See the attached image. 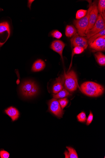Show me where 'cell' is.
Masks as SVG:
<instances>
[{
  "mask_svg": "<svg viewBox=\"0 0 105 158\" xmlns=\"http://www.w3.org/2000/svg\"><path fill=\"white\" fill-rule=\"evenodd\" d=\"M103 35H105V29L88 39L87 40L88 45L91 44V43L99 37Z\"/></svg>",
  "mask_w": 105,
  "mask_h": 158,
  "instance_id": "obj_19",
  "label": "cell"
},
{
  "mask_svg": "<svg viewBox=\"0 0 105 158\" xmlns=\"http://www.w3.org/2000/svg\"><path fill=\"white\" fill-rule=\"evenodd\" d=\"M87 13V10L83 9L78 10L76 14V18L77 20L81 19L84 17Z\"/></svg>",
  "mask_w": 105,
  "mask_h": 158,
  "instance_id": "obj_20",
  "label": "cell"
},
{
  "mask_svg": "<svg viewBox=\"0 0 105 158\" xmlns=\"http://www.w3.org/2000/svg\"><path fill=\"white\" fill-rule=\"evenodd\" d=\"M105 29V20L100 14H99L97 20L94 26L86 34L87 39L88 40L94 35L99 33Z\"/></svg>",
  "mask_w": 105,
  "mask_h": 158,
  "instance_id": "obj_5",
  "label": "cell"
},
{
  "mask_svg": "<svg viewBox=\"0 0 105 158\" xmlns=\"http://www.w3.org/2000/svg\"><path fill=\"white\" fill-rule=\"evenodd\" d=\"M73 46L75 47L79 46L86 49L88 46L87 40L84 37L80 36L77 33L71 40Z\"/></svg>",
  "mask_w": 105,
  "mask_h": 158,
  "instance_id": "obj_9",
  "label": "cell"
},
{
  "mask_svg": "<svg viewBox=\"0 0 105 158\" xmlns=\"http://www.w3.org/2000/svg\"><path fill=\"white\" fill-rule=\"evenodd\" d=\"M93 7V4L90 5L86 16L79 20H74L73 23L77 29L78 34L81 36L85 37L86 31L88 24L89 14Z\"/></svg>",
  "mask_w": 105,
  "mask_h": 158,
  "instance_id": "obj_2",
  "label": "cell"
},
{
  "mask_svg": "<svg viewBox=\"0 0 105 158\" xmlns=\"http://www.w3.org/2000/svg\"><path fill=\"white\" fill-rule=\"evenodd\" d=\"M89 47L96 52L104 51L105 50V35L100 37L89 45Z\"/></svg>",
  "mask_w": 105,
  "mask_h": 158,
  "instance_id": "obj_8",
  "label": "cell"
},
{
  "mask_svg": "<svg viewBox=\"0 0 105 158\" xmlns=\"http://www.w3.org/2000/svg\"><path fill=\"white\" fill-rule=\"evenodd\" d=\"M65 46L63 42L58 40L53 41L51 45V49L60 55L63 61V52Z\"/></svg>",
  "mask_w": 105,
  "mask_h": 158,
  "instance_id": "obj_10",
  "label": "cell"
},
{
  "mask_svg": "<svg viewBox=\"0 0 105 158\" xmlns=\"http://www.w3.org/2000/svg\"><path fill=\"white\" fill-rule=\"evenodd\" d=\"M10 33V26L7 22H4L0 23V38L5 35L3 33Z\"/></svg>",
  "mask_w": 105,
  "mask_h": 158,
  "instance_id": "obj_15",
  "label": "cell"
},
{
  "mask_svg": "<svg viewBox=\"0 0 105 158\" xmlns=\"http://www.w3.org/2000/svg\"><path fill=\"white\" fill-rule=\"evenodd\" d=\"M93 115L91 111H90V114L88 117L87 119L86 125H89L91 124L93 121Z\"/></svg>",
  "mask_w": 105,
  "mask_h": 158,
  "instance_id": "obj_26",
  "label": "cell"
},
{
  "mask_svg": "<svg viewBox=\"0 0 105 158\" xmlns=\"http://www.w3.org/2000/svg\"><path fill=\"white\" fill-rule=\"evenodd\" d=\"M96 60L100 66L105 65V56L100 52H98L95 54Z\"/></svg>",
  "mask_w": 105,
  "mask_h": 158,
  "instance_id": "obj_16",
  "label": "cell"
},
{
  "mask_svg": "<svg viewBox=\"0 0 105 158\" xmlns=\"http://www.w3.org/2000/svg\"><path fill=\"white\" fill-rule=\"evenodd\" d=\"M70 95V94L67 90L64 89L57 94H53V96L54 98L59 99L63 98L68 96Z\"/></svg>",
  "mask_w": 105,
  "mask_h": 158,
  "instance_id": "obj_18",
  "label": "cell"
},
{
  "mask_svg": "<svg viewBox=\"0 0 105 158\" xmlns=\"http://www.w3.org/2000/svg\"><path fill=\"white\" fill-rule=\"evenodd\" d=\"M21 90L24 96L30 97L34 96L37 94L38 88L34 82L31 81H27L22 84Z\"/></svg>",
  "mask_w": 105,
  "mask_h": 158,
  "instance_id": "obj_3",
  "label": "cell"
},
{
  "mask_svg": "<svg viewBox=\"0 0 105 158\" xmlns=\"http://www.w3.org/2000/svg\"><path fill=\"white\" fill-rule=\"evenodd\" d=\"M60 105L63 110L67 105L68 103V100L67 98H62L58 100Z\"/></svg>",
  "mask_w": 105,
  "mask_h": 158,
  "instance_id": "obj_23",
  "label": "cell"
},
{
  "mask_svg": "<svg viewBox=\"0 0 105 158\" xmlns=\"http://www.w3.org/2000/svg\"><path fill=\"white\" fill-rule=\"evenodd\" d=\"M64 154L65 155L66 158H70L69 153L67 151H66Z\"/></svg>",
  "mask_w": 105,
  "mask_h": 158,
  "instance_id": "obj_29",
  "label": "cell"
},
{
  "mask_svg": "<svg viewBox=\"0 0 105 158\" xmlns=\"http://www.w3.org/2000/svg\"><path fill=\"white\" fill-rule=\"evenodd\" d=\"M67 148L69 151L70 158H79L76 151L74 148L69 147H67Z\"/></svg>",
  "mask_w": 105,
  "mask_h": 158,
  "instance_id": "obj_21",
  "label": "cell"
},
{
  "mask_svg": "<svg viewBox=\"0 0 105 158\" xmlns=\"http://www.w3.org/2000/svg\"><path fill=\"white\" fill-rule=\"evenodd\" d=\"M77 32L76 29L73 26L67 25L66 26L65 35L67 37H71L73 36Z\"/></svg>",
  "mask_w": 105,
  "mask_h": 158,
  "instance_id": "obj_14",
  "label": "cell"
},
{
  "mask_svg": "<svg viewBox=\"0 0 105 158\" xmlns=\"http://www.w3.org/2000/svg\"><path fill=\"white\" fill-rule=\"evenodd\" d=\"M34 1H28V6L30 9H31V5Z\"/></svg>",
  "mask_w": 105,
  "mask_h": 158,
  "instance_id": "obj_28",
  "label": "cell"
},
{
  "mask_svg": "<svg viewBox=\"0 0 105 158\" xmlns=\"http://www.w3.org/2000/svg\"><path fill=\"white\" fill-rule=\"evenodd\" d=\"M5 112L11 118L12 121L17 120L20 115L18 110L13 107H10L6 110Z\"/></svg>",
  "mask_w": 105,
  "mask_h": 158,
  "instance_id": "obj_12",
  "label": "cell"
},
{
  "mask_svg": "<svg viewBox=\"0 0 105 158\" xmlns=\"http://www.w3.org/2000/svg\"><path fill=\"white\" fill-rule=\"evenodd\" d=\"M49 105L50 111L55 116L59 118L63 117L64 111L57 99L54 98L50 100Z\"/></svg>",
  "mask_w": 105,
  "mask_h": 158,
  "instance_id": "obj_6",
  "label": "cell"
},
{
  "mask_svg": "<svg viewBox=\"0 0 105 158\" xmlns=\"http://www.w3.org/2000/svg\"><path fill=\"white\" fill-rule=\"evenodd\" d=\"M99 11L97 3L95 2L93 3V7L89 17L88 24L86 32V34L91 29L96 23L99 15Z\"/></svg>",
  "mask_w": 105,
  "mask_h": 158,
  "instance_id": "obj_7",
  "label": "cell"
},
{
  "mask_svg": "<svg viewBox=\"0 0 105 158\" xmlns=\"http://www.w3.org/2000/svg\"><path fill=\"white\" fill-rule=\"evenodd\" d=\"M51 36L57 39H60L63 36L62 33L56 30L53 31L51 34Z\"/></svg>",
  "mask_w": 105,
  "mask_h": 158,
  "instance_id": "obj_25",
  "label": "cell"
},
{
  "mask_svg": "<svg viewBox=\"0 0 105 158\" xmlns=\"http://www.w3.org/2000/svg\"><path fill=\"white\" fill-rule=\"evenodd\" d=\"M81 91L85 95L91 97H97L103 93V86L96 83L87 81L83 83L81 86Z\"/></svg>",
  "mask_w": 105,
  "mask_h": 158,
  "instance_id": "obj_1",
  "label": "cell"
},
{
  "mask_svg": "<svg viewBox=\"0 0 105 158\" xmlns=\"http://www.w3.org/2000/svg\"><path fill=\"white\" fill-rule=\"evenodd\" d=\"M0 156L1 158H8L10 156V154L5 150H1L0 151Z\"/></svg>",
  "mask_w": 105,
  "mask_h": 158,
  "instance_id": "obj_27",
  "label": "cell"
},
{
  "mask_svg": "<svg viewBox=\"0 0 105 158\" xmlns=\"http://www.w3.org/2000/svg\"><path fill=\"white\" fill-rule=\"evenodd\" d=\"M65 80V75L59 77L56 79L55 83L53 87V92L54 94H57L63 89Z\"/></svg>",
  "mask_w": 105,
  "mask_h": 158,
  "instance_id": "obj_11",
  "label": "cell"
},
{
  "mask_svg": "<svg viewBox=\"0 0 105 158\" xmlns=\"http://www.w3.org/2000/svg\"><path fill=\"white\" fill-rule=\"evenodd\" d=\"M84 50V49L82 47L79 46L75 47L73 49V55L80 54L83 52Z\"/></svg>",
  "mask_w": 105,
  "mask_h": 158,
  "instance_id": "obj_24",
  "label": "cell"
},
{
  "mask_svg": "<svg viewBox=\"0 0 105 158\" xmlns=\"http://www.w3.org/2000/svg\"><path fill=\"white\" fill-rule=\"evenodd\" d=\"M46 67V64L41 60L36 61L34 64L32 70L33 72H38L42 70Z\"/></svg>",
  "mask_w": 105,
  "mask_h": 158,
  "instance_id": "obj_13",
  "label": "cell"
},
{
  "mask_svg": "<svg viewBox=\"0 0 105 158\" xmlns=\"http://www.w3.org/2000/svg\"><path fill=\"white\" fill-rule=\"evenodd\" d=\"M65 75L64 85L66 89L71 92L76 90L78 87V79L75 73L72 70Z\"/></svg>",
  "mask_w": 105,
  "mask_h": 158,
  "instance_id": "obj_4",
  "label": "cell"
},
{
  "mask_svg": "<svg viewBox=\"0 0 105 158\" xmlns=\"http://www.w3.org/2000/svg\"><path fill=\"white\" fill-rule=\"evenodd\" d=\"M97 8L99 14L105 20V0H100L99 1Z\"/></svg>",
  "mask_w": 105,
  "mask_h": 158,
  "instance_id": "obj_17",
  "label": "cell"
},
{
  "mask_svg": "<svg viewBox=\"0 0 105 158\" xmlns=\"http://www.w3.org/2000/svg\"><path fill=\"white\" fill-rule=\"evenodd\" d=\"M79 121L82 123H85L87 120V117L86 114L84 112H82L79 114L77 117Z\"/></svg>",
  "mask_w": 105,
  "mask_h": 158,
  "instance_id": "obj_22",
  "label": "cell"
}]
</instances>
